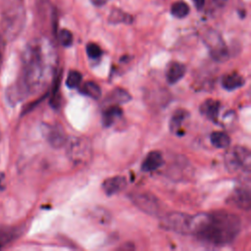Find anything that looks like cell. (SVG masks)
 <instances>
[{
	"label": "cell",
	"instance_id": "obj_12",
	"mask_svg": "<svg viewBox=\"0 0 251 251\" xmlns=\"http://www.w3.org/2000/svg\"><path fill=\"white\" fill-rule=\"evenodd\" d=\"M126 186V179L125 176H122L109 177L105 179L104 182L102 183L103 191L109 196H112L116 193L121 192L122 190L125 189Z\"/></svg>",
	"mask_w": 251,
	"mask_h": 251
},
{
	"label": "cell",
	"instance_id": "obj_4",
	"mask_svg": "<svg viewBox=\"0 0 251 251\" xmlns=\"http://www.w3.org/2000/svg\"><path fill=\"white\" fill-rule=\"evenodd\" d=\"M225 165L229 173H243L249 175L251 155L244 146H234L225 153Z\"/></svg>",
	"mask_w": 251,
	"mask_h": 251
},
{
	"label": "cell",
	"instance_id": "obj_27",
	"mask_svg": "<svg viewBox=\"0 0 251 251\" xmlns=\"http://www.w3.org/2000/svg\"><path fill=\"white\" fill-rule=\"evenodd\" d=\"M6 40L0 35V68L2 65V60H3V55H4V51H5V44H6Z\"/></svg>",
	"mask_w": 251,
	"mask_h": 251
},
{
	"label": "cell",
	"instance_id": "obj_11",
	"mask_svg": "<svg viewBox=\"0 0 251 251\" xmlns=\"http://www.w3.org/2000/svg\"><path fill=\"white\" fill-rule=\"evenodd\" d=\"M164 164V157L162 152L154 150L149 152L141 164V170L146 173L154 172L161 168Z\"/></svg>",
	"mask_w": 251,
	"mask_h": 251
},
{
	"label": "cell",
	"instance_id": "obj_29",
	"mask_svg": "<svg viewBox=\"0 0 251 251\" xmlns=\"http://www.w3.org/2000/svg\"><path fill=\"white\" fill-rule=\"evenodd\" d=\"M5 187V174L0 172V191Z\"/></svg>",
	"mask_w": 251,
	"mask_h": 251
},
{
	"label": "cell",
	"instance_id": "obj_25",
	"mask_svg": "<svg viewBox=\"0 0 251 251\" xmlns=\"http://www.w3.org/2000/svg\"><path fill=\"white\" fill-rule=\"evenodd\" d=\"M59 40H60V43L64 46V47H69L73 44V34L70 30L64 28L60 31L59 33Z\"/></svg>",
	"mask_w": 251,
	"mask_h": 251
},
{
	"label": "cell",
	"instance_id": "obj_7",
	"mask_svg": "<svg viewBox=\"0 0 251 251\" xmlns=\"http://www.w3.org/2000/svg\"><path fill=\"white\" fill-rule=\"evenodd\" d=\"M203 40L215 61L224 62L228 58L227 47L219 32L214 29H208L203 35Z\"/></svg>",
	"mask_w": 251,
	"mask_h": 251
},
{
	"label": "cell",
	"instance_id": "obj_24",
	"mask_svg": "<svg viewBox=\"0 0 251 251\" xmlns=\"http://www.w3.org/2000/svg\"><path fill=\"white\" fill-rule=\"evenodd\" d=\"M81 79H82V75L78 71H71L68 74L66 84L69 88H75L80 84Z\"/></svg>",
	"mask_w": 251,
	"mask_h": 251
},
{
	"label": "cell",
	"instance_id": "obj_6",
	"mask_svg": "<svg viewBox=\"0 0 251 251\" xmlns=\"http://www.w3.org/2000/svg\"><path fill=\"white\" fill-rule=\"evenodd\" d=\"M192 215L180 212H172L161 217L160 225L163 228L180 234H189Z\"/></svg>",
	"mask_w": 251,
	"mask_h": 251
},
{
	"label": "cell",
	"instance_id": "obj_19",
	"mask_svg": "<svg viewBox=\"0 0 251 251\" xmlns=\"http://www.w3.org/2000/svg\"><path fill=\"white\" fill-rule=\"evenodd\" d=\"M20 234L21 231L19 227L5 226L0 228V249L15 240L18 236H20Z\"/></svg>",
	"mask_w": 251,
	"mask_h": 251
},
{
	"label": "cell",
	"instance_id": "obj_13",
	"mask_svg": "<svg viewBox=\"0 0 251 251\" xmlns=\"http://www.w3.org/2000/svg\"><path fill=\"white\" fill-rule=\"evenodd\" d=\"M199 111L201 115L206 119L212 122H216L219 117L220 102L214 99H207L202 102V104L200 105Z\"/></svg>",
	"mask_w": 251,
	"mask_h": 251
},
{
	"label": "cell",
	"instance_id": "obj_17",
	"mask_svg": "<svg viewBox=\"0 0 251 251\" xmlns=\"http://www.w3.org/2000/svg\"><path fill=\"white\" fill-rule=\"evenodd\" d=\"M123 115L122 109L118 105H110L102 113V124L104 126H111Z\"/></svg>",
	"mask_w": 251,
	"mask_h": 251
},
{
	"label": "cell",
	"instance_id": "obj_30",
	"mask_svg": "<svg viewBox=\"0 0 251 251\" xmlns=\"http://www.w3.org/2000/svg\"><path fill=\"white\" fill-rule=\"evenodd\" d=\"M90 1L95 6H102V5H104L106 3L107 0H90Z\"/></svg>",
	"mask_w": 251,
	"mask_h": 251
},
{
	"label": "cell",
	"instance_id": "obj_1",
	"mask_svg": "<svg viewBox=\"0 0 251 251\" xmlns=\"http://www.w3.org/2000/svg\"><path fill=\"white\" fill-rule=\"evenodd\" d=\"M56 60V51L48 38L29 41L22 55L20 77L7 91V99L15 103L42 91L52 78Z\"/></svg>",
	"mask_w": 251,
	"mask_h": 251
},
{
	"label": "cell",
	"instance_id": "obj_5",
	"mask_svg": "<svg viewBox=\"0 0 251 251\" xmlns=\"http://www.w3.org/2000/svg\"><path fill=\"white\" fill-rule=\"evenodd\" d=\"M67 155L75 164H86L92 156L90 141L83 137L73 136L67 138Z\"/></svg>",
	"mask_w": 251,
	"mask_h": 251
},
{
	"label": "cell",
	"instance_id": "obj_22",
	"mask_svg": "<svg viewBox=\"0 0 251 251\" xmlns=\"http://www.w3.org/2000/svg\"><path fill=\"white\" fill-rule=\"evenodd\" d=\"M188 13H189V7L184 1L175 2L171 7V14L177 19L185 18L188 15Z\"/></svg>",
	"mask_w": 251,
	"mask_h": 251
},
{
	"label": "cell",
	"instance_id": "obj_10",
	"mask_svg": "<svg viewBox=\"0 0 251 251\" xmlns=\"http://www.w3.org/2000/svg\"><path fill=\"white\" fill-rule=\"evenodd\" d=\"M250 189L248 186L240 185L234 188L232 194L230 195L229 201L236 207L242 210H249L251 205L250 199Z\"/></svg>",
	"mask_w": 251,
	"mask_h": 251
},
{
	"label": "cell",
	"instance_id": "obj_9",
	"mask_svg": "<svg viewBox=\"0 0 251 251\" xmlns=\"http://www.w3.org/2000/svg\"><path fill=\"white\" fill-rule=\"evenodd\" d=\"M42 132L52 147L61 148L66 144L68 137L60 125H42Z\"/></svg>",
	"mask_w": 251,
	"mask_h": 251
},
{
	"label": "cell",
	"instance_id": "obj_18",
	"mask_svg": "<svg viewBox=\"0 0 251 251\" xmlns=\"http://www.w3.org/2000/svg\"><path fill=\"white\" fill-rule=\"evenodd\" d=\"M130 99H131V96L126 89L118 87L109 93L106 99V102L109 103L110 105H119V104L126 103Z\"/></svg>",
	"mask_w": 251,
	"mask_h": 251
},
{
	"label": "cell",
	"instance_id": "obj_21",
	"mask_svg": "<svg viewBox=\"0 0 251 251\" xmlns=\"http://www.w3.org/2000/svg\"><path fill=\"white\" fill-rule=\"evenodd\" d=\"M80 92L93 99H98L101 96V88L94 81H86L80 88Z\"/></svg>",
	"mask_w": 251,
	"mask_h": 251
},
{
	"label": "cell",
	"instance_id": "obj_26",
	"mask_svg": "<svg viewBox=\"0 0 251 251\" xmlns=\"http://www.w3.org/2000/svg\"><path fill=\"white\" fill-rule=\"evenodd\" d=\"M86 53L89 58L97 59L102 55V50L98 44L90 42L86 45Z\"/></svg>",
	"mask_w": 251,
	"mask_h": 251
},
{
	"label": "cell",
	"instance_id": "obj_3",
	"mask_svg": "<svg viewBox=\"0 0 251 251\" xmlns=\"http://www.w3.org/2000/svg\"><path fill=\"white\" fill-rule=\"evenodd\" d=\"M25 23V10L22 0H6L1 19L0 35L6 40H14L23 30Z\"/></svg>",
	"mask_w": 251,
	"mask_h": 251
},
{
	"label": "cell",
	"instance_id": "obj_23",
	"mask_svg": "<svg viewBox=\"0 0 251 251\" xmlns=\"http://www.w3.org/2000/svg\"><path fill=\"white\" fill-rule=\"evenodd\" d=\"M131 21H132V18L128 14H126L121 10L112 11V13L109 17V22L112 24H120V23L129 24V23H131Z\"/></svg>",
	"mask_w": 251,
	"mask_h": 251
},
{
	"label": "cell",
	"instance_id": "obj_2",
	"mask_svg": "<svg viewBox=\"0 0 251 251\" xmlns=\"http://www.w3.org/2000/svg\"><path fill=\"white\" fill-rule=\"evenodd\" d=\"M241 229L240 218L224 210L192 215L190 232L201 243L213 247L230 244Z\"/></svg>",
	"mask_w": 251,
	"mask_h": 251
},
{
	"label": "cell",
	"instance_id": "obj_14",
	"mask_svg": "<svg viewBox=\"0 0 251 251\" xmlns=\"http://www.w3.org/2000/svg\"><path fill=\"white\" fill-rule=\"evenodd\" d=\"M188 116H189L188 112L183 109H177L173 114L170 121V129L174 134L180 135L184 132L182 129V126L185 120L188 118Z\"/></svg>",
	"mask_w": 251,
	"mask_h": 251
},
{
	"label": "cell",
	"instance_id": "obj_16",
	"mask_svg": "<svg viewBox=\"0 0 251 251\" xmlns=\"http://www.w3.org/2000/svg\"><path fill=\"white\" fill-rule=\"evenodd\" d=\"M221 82H222V86L225 89L231 91V90H234V89L242 86L244 84V79L239 74L233 72V73L225 75L222 77Z\"/></svg>",
	"mask_w": 251,
	"mask_h": 251
},
{
	"label": "cell",
	"instance_id": "obj_15",
	"mask_svg": "<svg viewBox=\"0 0 251 251\" xmlns=\"http://www.w3.org/2000/svg\"><path fill=\"white\" fill-rule=\"evenodd\" d=\"M186 73V67L182 63L174 62L169 65L166 71V78L169 83L174 84L179 81Z\"/></svg>",
	"mask_w": 251,
	"mask_h": 251
},
{
	"label": "cell",
	"instance_id": "obj_8",
	"mask_svg": "<svg viewBox=\"0 0 251 251\" xmlns=\"http://www.w3.org/2000/svg\"><path fill=\"white\" fill-rule=\"evenodd\" d=\"M131 202L144 213L156 216L162 210L159 199L150 192H134L129 194Z\"/></svg>",
	"mask_w": 251,
	"mask_h": 251
},
{
	"label": "cell",
	"instance_id": "obj_20",
	"mask_svg": "<svg viewBox=\"0 0 251 251\" xmlns=\"http://www.w3.org/2000/svg\"><path fill=\"white\" fill-rule=\"evenodd\" d=\"M211 143L217 148H226L230 143V137L223 131H214L211 136Z\"/></svg>",
	"mask_w": 251,
	"mask_h": 251
},
{
	"label": "cell",
	"instance_id": "obj_28",
	"mask_svg": "<svg viewBox=\"0 0 251 251\" xmlns=\"http://www.w3.org/2000/svg\"><path fill=\"white\" fill-rule=\"evenodd\" d=\"M192 2L194 3V6L198 10H201L204 7V5H205V0H192Z\"/></svg>",
	"mask_w": 251,
	"mask_h": 251
}]
</instances>
